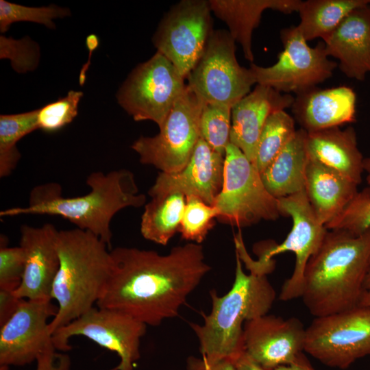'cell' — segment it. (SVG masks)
<instances>
[{"mask_svg": "<svg viewBox=\"0 0 370 370\" xmlns=\"http://www.w3.org/2000/svg\"><path fill=\"white\" fill-rule=\"evenodd\" d=\"M110 275L98 308L126 313L147 325L174 318L211 267L200 244L176 246L166 255L153 250L110 249Z\"/></svg>", "mask_w": 370, "mask_h": 370, "instance_id": "cell-1", "label": "cell"}, {"mask_svg": "<svg viewBox=\"0 0 370 370\" xmlns=\"http://www.w3.org/2000/svg\"><path fill=\"white\" fill-rule=\"evenodd\" d=\"M90 192L65 197L60 185L55 182L39 184L30 192L28 205L0 212L1 217L22 214L58 216L89 232L110 249L112 234L110 222L121 210L145 205L146 196L140 194L134 174L126 169L91 173L86 179Z\"/></svg>", "mask_w": 370, "mask_h": 370, "instance_id": "cell-2", "label": "cell"}, {"mask_svg": "<svg viewBox=\"0 0 370 370\" xmlns=\"http://www.w3.org/2000/svg\"><path fill=\"white\" fill-rule=\"evenodd\" d=\"M370 264V227L356 236L330 230L308 260L301 297L315 317L362 305Z\"/></svg>", "mask_w": 370, "mask_h": 370, "instance_id": "cell-3", "label": "cell"}, {"mask_svg": "<svg viewBox=\"0 0 370 370\" xmlns=\"http://www.w3.org/2000/svg\"><path fill=\"white\" fill-rule=\"evenodd\" d=\"M244 273L236 254L234 282L225 295L210 291L212 310L202 313L201 325L190 323L199 343L201 358L206 364L228 359L235 361L245 352L244 323L265 315L275 299V291L263 271L249 269Z\"/></svg>", "mask_w": 370, "mask_h": 370, "instance_id": "cell-4", "label": "cell"}, {"mask_svg": "<svg viewBox=\"0 0 370 370\" xmlns=\"http://www.w3.org/2000/svg\"><path fill=\"white\" fill-rule=\"evenodd\" d=\"M60 266L51 299L58 310L49 323L50 333L94 307L110 275L112 260L108 245L93 234L79 228L58 232Z\"/></svg>", "mask_w": 370, "mask_h": 370, "instance_id": "cell-5", "label": "cell"}, {"mask_svg": "<svg viewBox=\"0 0 370 370\" xmlns=\"http://www.w3.org/2000/svg\"><path fill=\"white\" fill-rule=\"evenodd\" d=\"M213 206L219 221L241 227L281 216L278 199L268 192L260 172L232 143L225 150L223 186Z\"/></svg>", "mask_w": 370, "mask_h": 370, "instance_id": "cell-6", "label": "cell"}, {"mask_svg": "<svg viewBox=\"0 0 370 370\" xmlns=\"http://www.w3.org/2000/svg\"><path fill=\"white\" fill-rule=\"evenodd\" d=\"M204 102L188 86L154 136H140L132 145L142 164L165 173L182 170L188 163L200 136Z\"/></svg>", "mask_w": 370, "mask_h": 370, "instance_id": "cell-7", "label": "cell"}, {"mask_svg": "<svg viewBox=\"0 0 370 370\" xmlns=\"http://www.w3.org/2000/svg\"><path fill=\"white\" fill-rule=\"evenodd\" d=\"M235 42L228 31L214 30L203 55L186 77L188 86L205 103L232 108L256 84L251 69L237 61Z\"/></svg>", "mask_w": 370, "mask_h": 370, "instance_id": "cell-8", "label": "cell"}, {"mask_svg": "<svg viewBox=\"0 0 370 370\" xmlns=\"http://www.w3.org/2000/svg\"><path fill=\"white\" fill-rule=\"evenodd\" d=\"M280 38L284 49L274 64L264 67L251 63L256 84L297 95L332 77L338 65L329 59L323 42L310 47L297 26L283 29Z\"/></svg>", "mask_w": 370, "mask_h": 370, "instance_id": "cell-9", "label": "cell"}, {"mask_svg": "<svg viewBox=\"0 0 370 370\" xmlns=\"http://www.w3.org/2000/svg\"><path fill=\"white\" fill-rule=\"evenodd\" d=\"M304 352L340 369L370 356V305L315 317L306 330Z\"/></svg>", "mask_w": 370, "mask_h": 370, "instance_id": "cell-10", "label": "cell"}, {"mask_svg": "<svg viewBox=\"0 0 370 370\" xmlns=\"http://www.w3.org/2000/svg\"><path fill=\"white\" fill-rule=\"evenodd\" d=\"M184 78L162 54L156 53L129 74L116 97L134 121H152L160 127L186 87Z\"/></svg>", "mask_w": 370, "mask_h": 370, "instance_id": "cell-11", "label": "cell"}, {"mask_svg": "<svg viewBox=\"0 0 370 370\" xmlns=\"http://www.w3.org/2000/svg\"><path fill=\"white\" fill-rule=\"evenodd\" d=\"M146 330V324L126 313L94 306L56 330L52 341L56 350L65 352L71 349V337L84 336L119 356V365L111 370H134L140 357V339Z\"/></svg>", "mask_w": 370, "mask_h": 370, "instance_id": "cell-12", "label": "cell"}, {"mask_svg": "<svg viewBox=\"0 0 370 370\" xmlns=\"http://www.w3.org/2000/svg\"><path fill=\"white\" fill-rule=\"evenodd\" d=\"M209 1L182 0L164 15L152 38L157 51L186 79L213 32Z\"/></svg>", "mask_w": 370, "mask_h": 370, "instance_id": "cell-13", "label": "cell"}, {"mask_svg": "<svg viewBox=\"0 0 370 370\" xmlns=\"http://www.w3.org/2000/svg\"><path fill=\"white\" fill-rule=\"evenodd\" d=\"M278 199L281 215L291 217L293 227L282 243L268 247L260 259L270 261L281 253L295 254L293 272L284 282L279 295L280 300L286 301L301 296L306 264L319 249L328 230L317 219L305 190Z\"/></svg>", "mask_w": 370, "mask_h": 370, "instance_id": "cell-14", "label": "cell"}, {"mask_svg": "<svg viewBox=\"0 0 370 370\" xmlns=\"http://www.w3.org/2000/svg\"><path fill=\"white\" fill-rule=\"evenodd\" d=\"M57 310L51 300L21 299L13 314L0 326V370L30 364L54 347L47 320Z\"/></svg>", "mask_w": 370, "mask_h": 370, "instance_id": "cell-15", "label": "cell"}, {"mask_svg": "<svg viewBox=\"0 0 370 370\" xmlns=\"http://www.w3.org/2000/svg\"><path fill=\"white\" fill-rule=\"evenodd\" d=\"M306 330L296 317L265 314L243 326L245 352L265 370L287 365L304 352Z\"/></svg>", "mask_w": 370, "mask_h": 370, "instance_id": "cell-16", "label": "cell"}, {"mask_svg": "<svg viewBox=\"0 0 370 370\" xmlns=\"http://www.w3.org/2000/svg\"><path fill=\"white\" fill-rule=\"evenodd\" d=\"M58 230L51 223L21 227L19 246L25 264L20 286L14 291L19 299L51 300L52 285L60 266L56 242Z\"/></svg>", "mask_w": 370, "mask_h": 370, "instance_id": "cell-17", "label": "cell"}, {"mask_svg": "<svg viewBox=\"0 0 370 370\" xmlns=\"http://www.w3.org/2000/svg\"><path fill=\"white\" fill-rule=\"evenodd\" d=\"M224 159L200 137L186 165L177 173L161 172L148 193L178 192L213 206L223 186Z\"/></svg>", "mask_w": 370, "mask_h": 370, "instance_id": "cell-18", "label": "cell"}, {"mask_svg": "<svg viewBox=\"0 0 370 370\" xmlns=\"http://www.w3.org/2000/svg\"><path fill=\"white\" fill-rule=\"evenodd\" d=\"M295 97L259 85L232 108L230 143L254 164L262 127L273 113L291 107Z\"/></svg>", "mask_w": 370, "mask_h": 370, "instance_id": "cell-19", "label": "cell"}, {"mask_svg": "<svg viewBox=\"0 0 370 370\" xmlns=\"http://www.w3.org/2000/svg\"><path fill=\"white\" fill-rule=\"evenodd\" d=\"M323 42L345 75L364 81L370 73V4L350 12Z\"/></svg>", "mask_w": 370, "mask_h": 370, "instance_id": "cell-20", "label": "cell"}, {"mask_svg": "<svg viewBox=\"0 0 370 370\" xmlns=\"http://www.w3.org/2000/svg\"><path fill=\"white\" fill-rule=\"evenodd\" d=\"M356 95L350 87H314L296 95L295 119L306 132L339 127L356 121Z\"/></svg>", "mask_w": 370, "mask_h": 370, "instance_id": "cell-21", "label": "cell"}, {"mask_svg": "<svg viewBox=\"0 0 370 370\" xmlns=\"http://www.w3.org/2000/svg\"><path fill=\"white\" fill-rule=\"evenodd\" d=\"M306 148L310 158L338 173L358 186L364 173V158L352 126L307 132Z\"/></svg>", "mask_w": 370, "mask_h": 370, "instance_id": "cell-22", "label": "cell"}, {"mask_svg": "<svg viewBox=\"0 0 370 370\" xmlns=\"http://www.w3.org/2000/svg\"><path fill=\"white\" fill-rule=\"evenodd\" d=\"M211 11L224 21L229 33L242 47L245 58L253 63L252 33L268 9L284 14L298 12L300 0H210Z\"/></svg>", "mask_w": 370, "mask_h": 370, "instance_id": "cell-23", "label": "cell"}, {"mask_svg": "<svg viewBox=\"0 0 370 370\" xmlns=\"http://www.w3.org/2000/svg\"><path fill=\"white\" fill-rule=\"evenodd\" d=\"M305 192L317 219L325 225L345 210L358 190L357 184L310 158Z\"/></svg>", "mask_w": 370, "mask_h": 370, "instance_id": "cell-24", "label": "cell"}, {"mask_svg": "<svg viewBox=\"0 0 370 370\" xmlns=\"http://www.w3.org/2000/svg\"><path fill=\"white\" fill-rule=\"evenodd\" d=\"M307 132L299 129L291 141L260 173L268 192L276 199L305 190L309 161L306 138Z\"/></svg>", "mask_w": 370, "mask_h": 370, "instance_id": "cell-25", "label": "cell"}, {"mask_svg": "<svg viewBox=\"0 0 370 370\" xmlns=\"http://www.w3.org/2000/svg\"><path fill=\"white\" fill-rule=\"evenodd\" d=\"M145 205L141 217L140 232L147 240L166 245L179 232L185 206L186 197L173 192L151 197Z\"/></svg>", "mask_w": 370, "mask_h": 370, "instance_id": "cell-26", "label": "cell"}, {"mask_svg": "<svg viewBox=\"0 0 370 370\" xmlns=\"http://www.w3.org/2000/svg\"><path fill=\"white\" fill-rule=\"evenodd\" d=\"M370 4V0H308L300 4L297 26L308 42L324 40L353 10Z\"/></svg>", "mask_w": 370, "mask_h": 370, "instance_id": "cell-27", "label": "cell"}, {"mask_svg": "<svg viewBox=\"0 0 370 370\" xmlns=\"http://www.w3.org/2000/svg\"><path fill=\"white\" fill-rule=\"evenodd\" d=\"M38 109L0 116V177L9 176L16 169L21 153L16 144L25 136L38 130Z\"/></svg>", "mask_w": 370, "mask_h": 370, "instance_id": "cell-28", "label": "cell"}, {"mask_svg": "<svg viewBox=\"0 0 370 370\" xmlns=\"http://www.w3.org/2000/svg\"><path fill=\"white\" fill-rule=\"evenodd\" d=\"M295 121L284 110L271 114L261 131L254 166L262 173L296 133Z\"/></svg>", "mask_w": 370, "mask_h": 370, "instance_id": "cell-29", "label": "cell"}, {"mask_svg": "<svg viewBox=\"0 0 370 370\" xmlns=\"http://www.w3.org/2000/svg\"><path fill=\"white\" fill-rule=\"evenodd\" d=\"M232 108L223 104L204 103L200 118V136L223 156L230 143Z\"/></svg>", "mask_w": 370, "mask_h": 370, "instance_id": "cell-30", "label": "cell"}, {"mask_svg": "<svg viewBox=\"0 0 370 370\" xmlns=\"http://www.w3.org/2000/svg\"><path fill=\"white\" fill-rule=\"evenodd\" d=\"M218 209L195 196L186 197V206L180 226L182 238L201 244L214 225Z\"/></svg>", "mask_w": 370, "mask_h": 370, "instance_id": "cell-31", "label": "cell"}, {"mask_svg": "<svg viewBox=\"0 0 370 370\" xmlns=\"http://www.w3.org/2000/svg\"><path fill=\"white\" fill-rule=\"evenodd\" d=\"M69 14V9L54 5L33 8L1 0L0 31L4 33L8 30L13 23L20 21L37 23L53 29L55 27V23L53 21L54 18H62Z\"/></svg>", "mask_w": 370, "mask_h": 370, "instance_id": "cell-32", "label": "cell"}, {"mask_svg": "<svg viewBox=\"0 0 370 370\" xmlns=\"http://www.w3.org/2000/svg\"><path fill=\"white\" fill-rule=\"evenodd\" d=\"M82 96L81 91L70 90L65 97L38 109V130L54 132L71 123Z\"/></svg>", "mask_w": 370, "mask_h": 370, "instance_id": "cell-33", "label": "cell"}, {"mask_svg": "<svg viewBox=\"0 0 370 370\" xmlns=\"http://www.w3.org/2000/svg\"><path fill=\"white\" fill-rule=\"evenodd\" d=\"M325 227L356 236L365 232L370 227V196L364 189L358 191L345 210Z\"/></svg>", "mask_w": 370, "mask_h": 370, "instance_id": "cell-34", "label": "cell"}, {"mask_svg": "<svg viewBox=\"0 0 370 370\" xmlns=\"http://www.w3.org/2000/svg\"><path fill=\"white\" fill-rule=\"evenodd\" d=\"M25 255L20 247H0V289L15 291L21 284L25 271Z\"/></svg>", "mask_w": 370, "mask_h": 370, "instance_id": "cell-35", "label": "cell"}, {"mask_svg": "<svg viewBox=\"0 0 370 370\" xmlns=\"http://www.w3.org/2000/svg\"><path fill=\"white\" fill-rule=\"evenodd\" d=\"M35 370H71L70 356L54 347L41 354L36 360Z\"/></svg>", "mask_w": 370, "mask_h": 370, "instance_id": "cell-36", "label": "cell"}, {"mask_svg": "<svg viewBox=\"0 0 370 370\" xmlns=\"http://www.w3.org/2000/svg\"><path fill=\"white\" fill-rule=\"evenodd\" d=\"M21 299L14 295V291L0 289V326L13 314Z\"/></svg>", "mask_w": 370, "mask_h": 370, "instance_id": "cell-37", "label": "cell"}, {"mask_svg": "<svg viewBox=\"0 0 370 370\" xmlns=\"http://www.w3.org/2000/svg\"><path fill=\"white\" fill-rule=\"evenodd\" d=\"M186 370H236L234 361L225 359L206 364L201 358L190 356L186 360Z\"/></svg>", "mask_w": 370, "mask_h": 370, "instance_id": "cell-38", "label": "cell"}, {"mask_svg": "<svg viewBox=\"0 0 370 370\" xmlns=\"http://www.w3.org/2000/svg\"><path fill=\"white\" fill-rule=\"evenodd\" d=\"M99 44V40L97 35L91 34L88 35L86 38V45L89 51V56L88 60L86 64H84L82 66L80 73H79V82L81 86H82L86 79V72L87 70L89 69L90 64V57L92 55V53L94 50H95Z\"/></svg>", "mask_w": 370, "mask_h": 370, "instance_id": "cell-39", "label": "cell"}, {"mask_svg": "<svg viewBox=\"0 0 370 370\" xmlns=\"http://www.w3.org/2000/svg\"><path fill=\"white\" fill-rule=\"evenodd\" d=\"M273 370H315L304 352L300 353L293 362L279 366Z\"/></svg>", "mask_w": 370, "mask_h": 370, "instance_id": "cell-40", "label": "cell"}, {"mask_svg": "<svg viewBox=\"0 0 370 370\" xmlns=\"http://www.w3.org/2000/svg\"><path fill=\"white\" fill-rule=\"evenodd\" d=\"M236 370H265L245 352H243L235 361Z\"/></svg>", "mask_w": 370, "mask_h": 370, "instance_id": "cell-41", "label": "cell"}, {"mask_svg": "<svg viewBox=\"0 0 370 370\" xmlns=\"http://www.w3.org/2000/svg\"><path fill=\"white\" fill-rule=\"evenodd\" d=\"M363 167L364 172L367 173L366 181L367 183V186L364 190L370 196V155L369 157L364 158Z\"/></svg>", "mask_w": 370, "mask_h": 370, "instance_id": "cell-42", "label": "cell"}, {"mask_svg": "<svg viewBox=\"0 0 370 370\" xmlns=\"http://www.w3.org/2000/svg\"><path fill=\"white\" fill-rule=\"evenodd\" d=\"M364 289L366 293H370V264L365 280Z\"/></svg>", "mask_w": 370, "mask_h": 370, "instance_id": "cell-43", "label": "cell"}, {"mask_svg": "<svg viewBox=\"0 0 370 370\" xmlns=\"http://www.w3.org/2000/svg\"><path fill=\"white\" fill-rule=\"evenodd\" d=\"M362 305H370V293H366L364 297Z\"/></svg>", "mask_w": 370, "mask_h": 370, "instance_id": "cell-44", "label": "cell"}]
</instances>
